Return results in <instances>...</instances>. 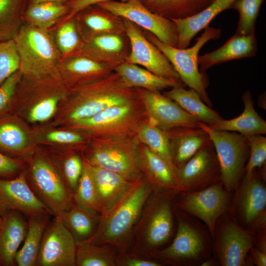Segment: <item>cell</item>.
I'll return each instance as SVG.
<instances>
[{
  "label": "cell",
  "instance_id": "cell-27",
  "mask_svg": "<svg viewBox=\"0 0 266 266\" xmlns=\"http://www.w3.org/2000/svg\"><path fill=\"white\" fill-rule=\"evenodd\" d=\"M252 242V236L248 233L234 224L227 225L222 231L219 246L222 265H244Z\"/></svg>",
  "mask_w": 266,
  "mask_h": 266
},
{
  "label": "cell",
  "instance_id": "cell-49",
  "mask_svg": "<svg viewBox=\"0 0 266 266\" xmlns=\"http://www.w3.org/2000/svg\"><path fill=\"white\" fill-rule=\"evenodd\" d=\"M20 167L19 161L0 152V179H9L16 177L14 176Z\"/></svg>",
  "mask_w": 266,
  "mask_h": 266
},
{
  "label": "cell",
  "instance_id": "cell-26",
  "mask_svg": "<svg viewBox=\"0 0 266 266\" xmlns=\"http://www.w3.org/2000/svg\"><path fill=\"white\" fill-rule=\"evenodd\" d=\"M235 0H213L199 13L183 19H171L178 33L177 48H187L195 36L208 26L211 21L223 11L231 8Z\"/></svg>",
  "mask_w": 266,
  "mask_h": 266
},
{
  "label": "cell",
  "instance_id": "cell-19",
  "mask_svg": "<svg viewBox=\"0 0 266 266\" xmlns=\"http://www.w3.org/2000/svg\"><path fill=\"white\" fill-rule=\"evenodd\" d=\"M257 51L256 32L240 35L235 33L221 47L198 56L200 71L204 73L211 67L231 60L254 56Z\"/></svg>",
  "mask_w": 266,
  "mask_h": 266
},
{
  "label": "cell",
  "instance_id": "cell-53",
  "mask_svg": "<svg viewBox=\"0 0 266 266\" xmlns=\"http://www.w3.org/2000/svg\"><path fill=\"white\" fill-rule=\"evenodd\" d=\"M69 0H28L29 3L53 2L62 3H66Z\"/></svg>",
  "mask_w": 266,
  "mask_h": 266
},
{
  "label": "cell",
  "instance_id": "cell-47",
  "mask_svg": "<svg viewBox=\"0 0 266 266\" xmlns=\"http://www.w3.org/2000/svg\"><path fill=\"white\" fill-rule=\"evenodd\" d=\"M22 77V75L18 70L0 86V114L5 110L9 104Z\"/></svg>",
  "mask_w": 266,
  "mask_h": 266
},
{
  "label": "cell",
  "instance_id": "cell-16",
  "mask_svg": "<svg viewBox=\"0 0 266 266\" xmlns=\"http://www.w3.org/2000/svg\"><path fill=\"white\" fill-rule=\"evenodd\" d=\"M228 197L222 187L212 185L188 194L180 201L181 208L203 221L214 232L216 221L226 209Z\"/></svg>",
  "mask_w": 266,
  "mask_h": 266
},
{
  "label": "cell",
  "instance_id": "cell-22",
  "mask_svg": "<svg viewBox=\"0 0 266 266\" xmlns=\"http://www.w3.org/2000/svg\"><path fill=\"white\" fill-rule=\"evenodd\" d=\"M112 71L106 65L77 54L61 57L57 66L58 76L62 74L71 82L82 85L100 80Z\"/></svg>",
  "mask_w": 266,
  "mask_h": 266
},
{
  "label": "cell",
  "instance_id": "cell-37",
  "mask_svg": "<svg viewBox=\"0 0 266 266\" xmlns=\"http://www.w3.org/2000/svg\"><path fill=\"white\" fill-rule=\"evenodd\" d=\"M136 135L139 142L166 162L174 174L175 166L172 162L168 140L165 131L151 124L148 119L139 127Z\"/></svg>",
  "mask_w": 266,
  "mask_h": 266
},
{
  "label": "cell",
  "instance_id": "cell-52",
  "mask_svg": "<svg viewBox=\"0 0 266 266\" xmlns=\"http://www.w3.org/2000/svg\"><path fill=\"white\" fill-rule=\"evenodd\" d=\"M252 252L254 261L257 266H266V255L265 252L264 253L256 248H253Z\"/></svg>",
  "mask_w": 266,
  "mask_h": 266
},
{
  "label": "cell",
  "instance_id": "cell-54",
  "mask_svg": "<svg viewBox=\"0 0 266 266\" xmlns=\"http://www.w3.org/2000/svg\"><path fill=\"white\" fill-rule=\"evenodd\" d=\"M259 106L266 109V94H263L259 98L258 100Z\"/></svg>",
  "mask_w": 266,
  "mask_h": 266
},
{
  "label": "cell",
  "instance_id": "cell-34",
  "mask_svg": "<svg viewBox=\"0 0 266 266\" xmlns=\"http://www.w3.org/2000/svg\"><path fill=\"white\" fill-rule=\"evenodd\" d=\"M66 3L41 2L29 3L24 11L23 19L26 24L41 29L50 31L68 14Z\"/></svg>",
  "mask_w": 266,
  "mask_h": 266
},
{
  "label": "cell",
  "instance_id": "cell-24",
  "mask_svg": "<svg viewBox=\"0 0 266 266\" xmlns=\"http://www.w3.org/2000/svg\"><path fill=\"white\" fill-rule=\"evenodd\" d=\"M90 166L98 191L100 215H103L120 200L135 179H129L90 164Z\"/></svg>",
  "mask_w": 266,
  "mask_h": 266
},
{
  "label": "cell",
  "instance_id": "cell-3",
  "mask_svg": "<svg viewBox=\"0 0 266 266\" xmlns=\"http://www.w3.org/2000/svg\"><path fill=\"white\" fill-rule=\"evenodd\" d=\"M20 59L19 70L31 79L58 76L61 55L50 31L22 24L13 38Z\"/></svg>",
  "mask_w": 266,
  "mask_h": 266
},
{
  "label": "cell",
  "instance_id": "cell-14",
  "mask_svg": "<svg viewBox=\"0 0 266 266\" xmlns=\"http://www.w3.org/2000/svg\"><path fill=\"white\" fill-rule=\"evenodd\" d=\"M11 211L19 212L27 218L53 216L33 193L24 173L12 179H0V216Z\"/></svg>",
  "mask_w": 266,
  "mask_h": 266
},
{
  "label": "cell",
  "instance_id": "cell-42",
  "mask_svg": "<svg viewBox=\"0 0 266 266\" xmlns=\"http://www.w3.org/2000/svg\"><path fill=\"white\" fill-rule=\"evenodd\" d=\"M26 141L24 133L15 124L0 122V149L10 152L19 151L25 147Z\"/></svg>",
  "mask_w": 266,
  "mask_h": 266
},
{
  "label": "cell",
  "instance_id": "cell-11",
  "mask_svg": "<svg viewBox=\"0 0 266 266\" xmlns=\"http://www.w3.org/2000/svg\"><path fill=\"white\" fill-rule=\"evenodd\" d=\"M123 19L130 45L126 62L140 66L161 77L183 83L162 52L148 40L136 25Z\"/></svg>",
  "mask_w": 266,
  "mask_h": 266
},
{
  "label": "cell",
  "instance_id": "cell-28",
  "mask_svg": "<svg viewBox=\"0 0 266 266\" xmlns=\"http://www.w3.org/2000/svg\"><path fill=\"white\" fill-rule=\"evenodd\" d=\"M244 110L238 116L230 120H220L211 128L218 131L234 132L246 136L266 133V122L254 108L252 94L249 90L243 94Z\"/></svg>",
  "mask_w": 266,
  "mask_h": 266
},
{
  "label": "cell",
  "instance_id": "cell-4",
  "mask_svg": "<svg viewBox=\"0 0 266 266\" xmlns=\"http://www.w3.org/2000/svg\"><path fill=\"white\" fill-rule=\"evenodd\" d=\"M78 89L77 103L69 115L73 122L138 98L135 89L127 86L114 71L100 80L79 86Z\"/></svg>",
  "mask_w": 266,
  "mask_h": 266
},
{
  "label": "cell",
  "instance_id": "cell-33",
  "mask_svg": "<svg viewBox=\"0 0 266 266\" xmlns=\"http://www.w3.org/2000/svg\"><path fill=\"white\" fill-rule=\"evenodd\" d=\"M51 215L28 217V230L22 248L17 251L15 262L18 266H35L45 229Z\"/></svg>",
  "mask_w": 266,
  "mask_h": 266
},
{
  "label": "cell",
  "instance_id": "cell-40",
  "mask_svg": "<svg viewBox=\"0 0 266 266\" xmlns=\"http://www.w3.org/2000/svg\"><path fill=\"white\" fill-rule=\"evenodd\" d=\"M56 29L54 36L61 57L73 53L81 41L74 17L59 23Z\"/></svg>",
  "mask_w": 266,
  "mask_h": 266
},
{
  "label": "cell",
  "instance_id": "cell-6",
  "mask_svg": "<svg viewBox=\"0 0 266 266\" xmlns=\"http://www.w3.org/2000/svg\"><path fill=\"white\" fill-rule=\"evenodd\" d=\"M148 120L138 97L130 103L108 107L73 123L77 127L92 132L97 139H101L136 135L139 127Z\"/></svg>",
  "mask_w": 266,
  "mask_h": 266
},
{
  "label": "cell",
  "instance_id": "cell-39",
  "mask_svg": "<svg viewBox=\"0 0 266 266\" xmlns=\"http://www.w3.org/2000/svg\"><path fill=\"white\" fill-rule=\"evenodd\" d=\"M83 168L78 186L73 194V200L77 204L100 214L98 194L89 163L83 160Z\"/></svg>",
  "mask_w": 266,
  "mask_h": 266
},
{
  "label": "cell",
  "instance_id": "cell-10",
  "mask_svg": "<svg viewBox=\"0 0 266 266\" xmlns=\"http://www.w3.org/2000/svg\"><path fill=\"white\" fill-rule=\"evenodd\" d=\"M96 5L141 27L161 42L177 47L178 33L174 23L151 11L140 0H110Z\"/></svg>",
  "mask_w": 266,
  "mask_h": 266
},
{
  "label": "cell",
  "instance_id": "cell-43",
  "mask_svg": "<svg viewBox=\"0 0 266 266\" xmlns=\"http://www.w3.org/2000/svg\"><path fill=\"white\" fill-rule=\"evenodd\" d=\"M19 66V57L13 39L0 41V86Z\"/></svg>",
  "mask_w": 266,
  "mask_h": 266
},
{
  "label": "cell",
  "instance_id": "cell-20",
  "mask_svg": "<svg viewBox=\"0 0 266 266\" xmlns=\"http://www.w3.org/2000/svg\"><path fill=\"white\" fill-rule=\"evenodd\" d=\"M74 18L81 40L102 34H125L123 19L97 5L85 8Z\"/></svg>",
  "mask_w": 266,
  "mask_h": 266
},
{
  "label": "cell",
  "instance_id": "cell-25",
  "mask_svg": "<svg viewBox=\"0 0 266 266\" xmlns=\"http://www.w3.org/2000/svg\"><path fill=\"white\" fill-rule=\"evenodd\" d=\"M138 154L140 171L153 190L178 191L174 172L166 162L140 143Z\"/></svg>",
  "mask_w": 266,
  "mask_h": 266
},
{
  "label": "cell",
  "instance_id": "cell-38",
  "mask_svg": "<svg viewBox=\"0 0 266 266\" xmlns=\"http://www.w3.org/2000/svg\"><path fill=\"white\" fill-rule=\"evenodd\" d=\"M27 0H0V41L12 39L23 22Z\"/></svg>",
  "mask_w": 266,
  "mask_h": 266
},
{
  "label": "cell",
  "instance_id": "cell-41",
  "mask_svg": "<svg viewBox=\"0 0 266 266\" xmlns=\"http://www.w3.org/2000/svg\"><path fill=\"white\" fill-rule=\"evenodd\" d=\"M264 0H235L231 8L236 10L239 20L235 33L248 34L255 31V24Z\"/></svg>",
  "mask_w": 266,
  "mask_h": 266
},
{
  "label": "cell",
  "instance_id": "cell-29",
  "mask_svg": "<svg viewBox=\"0 0 266 266\" xmlns=\"http://www.w3.org/2000/svg\"><path fill=\"white\" fill-rule=\"evenodd\" d=\"M124 83L133 88H140L152 91L162 90L178 86L184 84L158 76L148 70L136 65L125 62L114 70Z\"/></svg>",
  "mask_w": 266,
  "mask_h": 266
},
{
  "label": "cell",
  "instance_id": "cell-18",
  "mask_svg": "<svg viewBox=\"0 0 266 266\" xmlns=\"http://www.w3.org/2000/svg\"><path fill=\"white\" fill-rule=\"evenodd\" d=\"M169 145L172 162L179 167L211 141L200 128L176 127L164 131Z\"/></svg>",
  "mask_w": 266,
  "mask_h": 266
},
{
  "label": "cell",
  "instance_id": "cell-36",
  "mask_svg": "<svg viewBox=\"0 0 266 266\" xmlns=\"http://www.w3.org/2000/svg\"><path fill=\"white\" fill-rule=\"evenodd\" d=\"M118 253L111 245L96 244L88 240L76 241V266H117Z\"/></svg>",
  "mask_w": 266,
  "mask_h": 266
},
{
  "label": "cell",
  "instance_id": "cell-12",
  "mask_svg": "<svg viewBox=\"0 0 266 266\" xmlns=\"http://www.w3.org/2000/svg\"><path fill=\"white\" fill-rule=\"evenodd\" d=\"M135 89L151 124L164 131L176 127L200 128V121L160 92Z\"/></svg>",
  "mask_w": 266,
  "mask_h": 266
},
{
  "label": "cell",
  "instance_id": "cell-50",
  "mask_svg": "<svg viewBox=\"0 0 266 266\" xmlns=\"http://www.w3.org/2000/svg\"><path fill=\"white\" fill-rule=\"evenodd\" d=\"M110 0L126 1L128 0H69L66 3L69 8L68 13L59 23L73 18L78 13L89 6Z\"/></svg>",
  "mask_w": 266,
  "mask_h": 266
},
{
  "label": "cell",
  "instance_id": "cell-15",
  "mask_svg": "<svg viewBox=\"0 0 266 266\" xmlns=\"http://www.w3.org/2000/svg\"><path fill=\"white\" fill-rule=\"evenodd\" d=\"M174 174L178 190L196 188L220 178L219 165L212 142L183 165L175 167Z\"/></svg>",
  "mask_w": 266,
  "mask_h": 266
},
{
  "label": "cell",
  "instance_id": "cell-1",
  "mask_svg": "<svg viewBox=\"0 0 266 266\" xmlns=\"http://www.w3.org/2000/svg\"><path fill=\"white\" fill-rule=\"evenodd\" d=\"M153 189L143 174L133 181L120 200L106 214H100L93 236L96 244H109L119 253L127 252L132 245L135 226Z\"/></svg>",
  "mask_w": 266,
  "mask_h": 266
},
{
  "label": "cell",
  "instance_id": "cell-46",
  "mask_svg": "<svg viewBox=\"0 0 266 266\" xmlns=\"http://www.w3.org/2000/svg\"><path fill=\"white\" fill-rule=\"evenodd\" d=\"M59 100V96L54 95L47 97L38 102L30 112V120L35 122L49 119L54 113Z\"/></svg>",
  "mask_w": 266,
  "mask_h": 266
},
{
  "label": "cell",
  "instance_id": "cell-44",
  "mask_svg": "<svg viewBox=\"0 0 266 266\" xmlns=\"http://www.w3.org/2000/svg\"><path fill=\"white\" fill-rule=\"evenodd\" d=\"M247 137L250 150V158L245 168L246 173L249 174L256 169L261 167L266 159V137L262 134Z\"/></svg>",
  "mask_w": 266,
  "mask_h": 266
},
{
  "label": "cell",
  "instance_id": "cell-31",
  "mask_svg": "<svg viewBox=\"0 0 266 266\" xmlns=\"http://www.w3.org/2000/svg\"><path fill=\"white\" fill-rule=\"evenodd\" d=\"M100 218L99 213L85 208L73 200L69 208L59 218L76 241H82L93 236Z\"/></svg>",
  "mask_w": 266,
  "mask_h": 266
},
{
  "label": "cell",
  "instance_id": "cell-30",
  "mask_svg": "<svg viewBox=\"0 0 266 266\" xmlns=\"http://www.w3.org/2000/svg\"><path fill=\"white\" fill-rule=\"evenodd\" d=\"M163 94L186 112L208 126L223 119L217 112L207 106L193 89H186L183 86H178L171 88Z\"/></svg>",
  "mask_w": 266,
  "mask_h": 266
},
{
  "label": "cell",
  "instance_id": "cell-7",
  "mask_svg": "<svg viewBox=\"0 0 266 266\" xmlns=\"http://www.w3.org/2000/svg\"><path fill=\"white\" fill-rule=\"evenodd\" d=\"M25 177L33 193L54 217H60L69 208L73 195L63 176L49 160L40 156L34 159L29 175Z\"/></svg>",
  "mask_w": 266,
  "mask_h": 266
},
{
  "label": "cell",
  "instance_id": "cell-32",
  "mask_svg": "<svg viewBox=\"0 0 266 266\" xmlns=\"http://www.w3.org/2000/svg\"><path fill=\"white\" fill-rule=\"evenodd\" d=\"M266 204V190L254 169L250 173H246L242 187L240 206L245 221L251 223L255 220Z\"/></svg>",
  "mask_w": 266,
  "mask_h": 266
},
{
  "label": "cell",
  "instance_id": "cell-35",
  "mask_svg": "<svg viewBox=\"0 0 266 266\" xmlns=\"http://www.w3.org/2000/svg\"><path fill=\"white\" fill-rule=\"evenodd\" d=\"M154 13L167 18L183 19L202 10L213 0H140Z\"/></svg>",
  "mask_w": 266,
  "mask_h": 266
},
{
  "label": "cell",
  "instance_id": "cell-48",
  "mask_svg": "<svg viewBox=\"0 0 266 266\" xmlns=\"http://www.w3.org/2000/svg\"><path fill=\"white\" fill-rule=\"evenodd\" d=\"M161 264L145 257L127 252L118 253L117 266H160Z\"/></svg>",
  "mask_w": 266,
  "mask_h": 266
},
{
  "label": "cell",
  "instance_id": "cell-23",
  "mask_svg": "<svg viewBox=\"0 0 266 266\" xmlns=\"http://www.w3.org/2000/svg\"><path fill=\"white\" fill-rule=\"evenodd\" d=\"M203 241L199 233L187 223L180 220L175 237L171 244L162 250H156L151 255L167 262L192 259L203 249Z\"/></svg>",
  "mask_w": 266,
  "mask_h": 266
},
{
  "label": "cell",
  "instance_id": "cell-17",
  "mask_svg": "<svg viewBox=\"0 0 266 266\" xmlns=\"http://www.w3.org/2000/svg\"><path fill=\"white\" fill-rule=\"evenodd\" d=\"M123 34H102L81 40L78 47L72 54L91 58L114 71L119 65L126 62L128 55L125 49Z\"/></svg>",
  "mask_w": 266,
  "mask_h": 266
},
{
  "label": "cell",
  "instance_id": "cell-9",
  "mask_svg": "<svg viewBox=\"0 0 266 266\" xmlns=\"http://www.w3.org/2000/svg\"><path fill=\"white\" fill-rule=\"evenodd\" d=\"M200 128L207 132L214 146L221 181L226 188L233 190L244 169L249 150L247 137L234 132L214 130L201 122Z\"/></svg>",
  "mask_w": 266,
  "mask_h": 266
},
{
  "label": "cell",
  "instance_id": "cell-21",
  "mask_svg": "<svg viewBox=\"0 0 266 266\" xmlns=\"http://www.w3.org/2000/svg\"><path fill=\"white\" fill-rule=\"evenodd\" d=\"M0 217V264L12 266L18 249L25 238L28 220L23 214L15 211Z\"/></svg>",
  "mask_w": 266,
  "mask_h": 266
},
{
  "label": "cell",
  "instance_id": "cell-51",
  "mask_svg": "<svg viewBox=\"0 0 266 266\" xmlns=\"http://www.w3.org/2000/svg\"><path fill=\"white\" fill-rule=\"evenodd\" d=\"M46 138L50 141L63 143H78L84 140L80 134L67 131L52 132L47 135Z\"/></svg>",
  "mask_w": 266,
  "mask_h": 266
},
{
  "label": "cell",
  "instance_id": "cell-55",
  "mask_svg": "<svg viewBox=\"0 0 266 266\" xmlns=\"http://www.w3.org/2000/svg\"><path fill=\"white\" fill-rule=\"evenodd\" d=\"M0 221H1V217H0Z\"/></svg>",
  "mask_w": 266,
  "mask_h": 266
},
{
  "label": "cell",
  "instance_id": "cell-13",
  "mask_svg": "<svg viewBox=\"0 0 266 266\" xmlns=\"http://www.w3.org/2000/svg\"><path fill=\"white\" fill-rule=\"evenodd\" d=\"M36 266H76L75 240L58 217H54L45 229Z\"/></svg>",
  "mask_w": 266,
  "mask_h": 266
},
{
  "label": "cell",
  "instance_id": "cell-2",
  "mask_svg": "<svg viewBox=\"0 0 266 266\" xmlns=\"http://www.w3.org/2000/svg\"><path fill=\"white\" fill-rule=\"evenodd\" d=\"M175 191L153 190L135 226L132 253L150 257L168 239L173 226L172 195Z\"/></svg>",
  "mask_w": 266,
  "mask_h": 266
},
{
  "label": "cell",
  "instance_id": "cell-45",
  "mask_svg": "<svg viewBox=\"0 0 266 266\" xmlns=\"http://www.w3.org/2000/svg\"><path fill=\"white\" fill-rule=\"evenodd\" d=\"M83 168V161L77 155L68 157L64 162L63 177L72 195L75 192Z\"/></svg>",
  "mask_w": 266,
  "mask_h": 266
},
{
  "label": "cell",
  "instance_id": "cell-5",
  "mask_svg": "<svg viewBox=\"0 0 266 266\" xmlns=\"http://www.w3.org/2000/svg\"><path fill=\"white\" fill-rule=\"evenodd\" d=\"M204 29L193 46L184 49L166 44L149 32L146 37L167 58L184 85L195 90L201 100L211 107L212 103L206 91L208 81L204 73L199 70L198 56L200 50L205 43L210 40L220 38L221 30L209 26Z\"/></svg>",
  "mask_w": 266,
  "mask_h": 266
},
{
  "label": "cell",
  "instance_id": "cell-8",
  "mask_svg": "<svg viewBox=\"0 0 266 266\" xmlns=\"http://www.w3.org/2000/svg\"><path fill=\"white\" fill-rule=\"evenodd\" d=\"M97 141L86 159L91 165L116 172L131 179H136L142 175L138 154L140 142L136 135L98 139Z\"/></svg>",
  "mask_w": 266,
  "mask_h": 266
}]
</instances>
